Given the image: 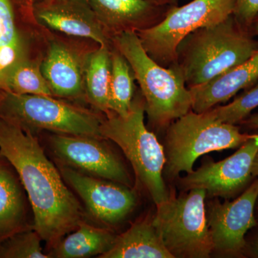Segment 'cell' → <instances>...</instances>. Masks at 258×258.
<instances>
[{"label":"cell","mask_w":258,"mask_h":258,"mask_svg":"<svg viewBox=\"0 0 258 258\" xmlns=\"http://www.w3.org/2000/svg\"><path fill=\"white\" fill-rule=\"evenodd\" d=\"M253 135L242 133L237 125L215 119L208 111H190L167 127L164 174L174 179L181 172H191L203 154L240 147Z\"/></svg>","instance_id":"6"},{"label":"cell","mask_w":258,"mask_h":258,"mask_svg":"<svg viewBox=\"0 0 258 258\" xmlns=\"http://www.w3.org/2000/svg\"><path fill=\"white\" fill-rule=\"evenodd\" d=\"M56 166L66 184L82 200L86 219L95 225L113 229L137 206L135 188L86 175L67 166Z\"/></svg>","instance_id":"10"},{"label":"cell","mask_w":258,"mask_h":258,"mask_svg":"<svg viewBox=\"0 0 258 258\" xmlns=\"http://www.w3.org/2000/svg\"><path fill=\"white\" fill-rule=\"evenodd\" d=\"M118 235L113 229L83 220L73 233L48 249L49 257L86 258L102 255L113 248Z\"/></svg>","instance_id":"18"},{"label":"cell","mask_w":258,"mask_h":258,"mask_svg":"<svg viewBox=\"0 0 258 258\" xmlns=\"http://www.w3.org/2000/svg\"><path fill=\"white\" fill-rule=\"evenodd\" d=\"M107 141L101 137L50 132L44 137L42 146L57 165L128 187L135 186L123 161Z\"/></svg>","instance_id":"9"},{"label":"cell","mask_w":258,"mask_h":258,"mask_svg":"<svg viewBox=\"0 0 258 258\" xmlns=\"http://www.w3.org/2000/svg\"><path fill=\"white\" fill-rule=\"evenodd\" d=\"M205 189H193L186 195L157 205L153 225L163 244L174 257L206 258L214 250L209 228Z\"/></svg>","instance_id":"7"},{"label":"cell","mask_w":258,"mask_h":258,"mask_svg":"<svg viewBox=\"0 0 258 258\" xmlns=\"http://www.w3.org/2000/svg\"><path fill=\"white\" fill-rule=\"evenodd\" d=\"M252 174L254 178L258 177V151L252 164Z\"/></svg>","instance_id":"30"},{"label":"cell","mask_w":258,"mask_h":258,"mask_svg":"<svg viewBox=\"0 0 258 258\" xmlns=\"http://www.w3.org/2000/svg\"><path fill=\"white\" fill-rule=\"evenodd\" d=\"M112 47L98 45V48L88 54L85 67L86 101L94 111L105 115L111 112L108 101Z\"/></svg>","instance_id":"20"},{"label":"cell","mask_w":258,"mask_h":258,"mask_svg":"<svg viewBox=\"0 0 258 258\" xmlns=\"http://www.w3.org/2000/svg\"><path fill=\"white\" fill-rule=\"evenodd\" d=\"M41 241L33 228L18 232L0 244V258H48Z\"/></svg>","instance_id":"24"},{"label":"cell","mask_w":258,"mask_h":258,"mask_svg":"<svg viewBox=\"0 0 258 258\" xmlns=\"http://www.w3.org/2000/svg\"><path fill=\"white\" fill-rule=\"evenodd\" d=\"M33 15L45 28L68 36L89 39L100 46L113 47L111 37L87 0H47L33 5Z\"/></svg>","instance_id":"13"},{"label":"cell","mask_w":258,"mask_h":258,"mask_svg":"<svg viewBox=\"0 0 258 258\" xmlns=\"http://www.w3.org/2000/svg\"><path fill=\"white\" fill-rule=\"evenodd\" d=\"M47 1V0H30V2L32 3V4H38V3H43V2Z\"/></svg>","instance_id":"33"},{"label":"cell","mask_w":258,"mask_h":258,"mask_svg":"<svg viewBox=\"0 0 258 258\" xmlns=\"http://www.w3.org/2000/svg\"><path fill=\"white\" fill-rule=\"evenodd\" d=\"M155 4L161 5V6L171 7L177 5L178 0H149Z\"/></svg>","instance_id":"29"},{"label":"cell","mask_w":258,"mask_h":258,"mask_svg":"<svg viewBox=\"0 0 258 258\" xmlns=\"http://www.w3.org/2000/svg\"><path fill=\"white\" fill-rule=\"evenodd\" d=\"M15 25L10 0H0V47L23 40Z\"/></svg>","instance_id":"25"},{"label":"cell","mask_w":258,"mask_h":258,"mask_svg":"<svg viewBox=\"0 0 258 258\" xmlns=\"http://www.w3.org/2000/svg\"><path fill=\"white\" fill-rule=\"evenodd\" d=\"M257 107L258 83H256L229 104L214 107L208 112L220 121L237 125Z\"/></svg>","instance_id":"23"},{"label":"cell","mask_w":258,"mask_h":258,"mask_svg":"<svg viewBox=\"0 0 258 258\" xmlns=\"http://www.w3.org/2000/svg\"><path fill=\"white\" fill-rule=\"evenodd\" d=\"M249 30L252 32L254 36H258V18L255 19V20L252 23Z\"/></svg>","instance_id":"31"},{"label":"cell","mask_w":258,"mask_h":258,"mask_svg":"<svg viewBox=\"0 0 258 258\" xmlns=\"http://www.w3.org/2000/svg\"><path fill=\"white\" fill-rule=\"evenodd\" d=\"M0 154L14 166L31 205L33 229L50 249L86 219L84 208L38 137L0 117Z\"/></svg>","instance_id":"1"},{"label":"cell","mask_w":258,"mask_h":258,"mask_svg":"<svg viewBox=\"0 0 258 258\" xmlns=\"http://www.w3.org/2000/svg\"><path fill=\"white\" fill-rule=\"evenodd\" d=\"M101 258L174 257L163 244L152 218L147 217L136 222L118 235L113 248Z\"/></svg>","instance_id":"19"},{"label":"cell","mask_w":258,"mask_h":258,"mask_svg":"<svg viewBox=\"0 0 258 258\" xmlns=\"http://www.w3.org/2000/svg\"><path fill=\"white\" fill-rule=\"evenodd\" d=\"M236 0H192L171 6L162 20L137 32L148 55L164 67L174 66L176 50L185 37L198 29L211 26L234 14Z\"/></svg>","instance_id":"8"},{"label":"cell","mask_w":258,"mask_h":258,"mask_svg":"<svg viewBox=\"0 0 258 258\" xmlns=\"http://www.w3.org/2000/svg\"><path fill=\"white\" fill-rule=\"evenodd\" d=\"M258 151V134L240 146L238 150L219 162H206L197 171L179 179L185 190L203 189L210 197L226 200L239 196L255 178L252 169Z\"/></svg>","instance_id":"11"},{"label":"cell","mask_w":258,"mask_h":258,"mask_svg":"<svg viewBox=\"0 0 258 258\" xmlns=\"http://www.w3.org/2000/svg\"><path fill=\"white\" fill-rule=\"evenodd\" d=\"M128 61L145 102L149 123L167 128L173 121L191 111V96L176 66L166 68L148 55L137 32H123L112 37Z\"/></svg>","instance_id":"3"},{"label":"cell","mask_w":258,"mask_h":258,"mask_svg":"<svg viewBox=\"0 0 258 258\" xmlns=\"http://www.w3.org/2000/svg\"><path fill=\"white\" fill-rule=\"evenodd\" d=\"M134 73L128 61L116 47L111 49V76L108 107L116 114L127 115L134 97Z\"/></svg>","instance_id":"21"},{"label":"cell","mask_w":258,"mask_h":258,"mask_svg":"<svg viewBox=\"0 0 258 258\" xmlns=\"http://www.w3.org/2000/svg\"><path fill=\"white\" fill-rule=\"evenodd\" d=\"M87 55H80L64 42H51L40 69L54 96L87 101L85 88Z\"/></svg>","instance_id":"14"},{"label":"cell","mask_w":258,"mask_h":258,"mask_svg":"<svg viewBox=\"0 0 258 258\" xmlns=\"http://www.w3.org/2000/svg\"><path fill=\"white\" fill-rule=\"evenodd\" d=\"M241 131L243 129L247 132H257L258 134V113L250 114L245 119L237 124Z\"/></svg>","instance_id":"28"},{"label":"cell","mask_w":258,"mask_h":258,"mask_svg":"<svg viewBox=\"0 0 258 258\" xmlns=\"http://www.w3.org/2000/svg\"><path fill=\"white\" fill-rule=\"evenodd\" d=\"M257 196L258 177L233 201L212 203L207 218L214 249L227 255L244 257L246 235L257 226L254 217Z\"/></svg>","instance_id":"12"},{"label":"cell","mask_w":258,"mask_h":258,"mask_svg":"<svg viewBox=\"0 0 258 258\" xmlns=\"http://www.w3.org/2000/svg\"><path fill=\"white\" fill-rule=\"evenodd\" d=\"M5 90L16 94L54 96L42 74L40 64L28 57L11 71L5 81Z\"/></svg>","instance_id":"22"},{"label":"cell","mask_w":258,"mask_h":258,"mask_svg":"<svg viewBox=\"0 0 258 258\" xmlns=\"http://www.w3.org/2000/svg\"><path fill=\"white\" fill-rule=\"evenodd\" d=\"M145 102L142 93L134 97L127 115L110 112L101 125V135L120 147L130 161L136 182L152 198L156 206L169 200L163 171L166 157L164 147L144 123Z\"/></svg>","instance_id":"4"},{"label":"cell","mask_w":258,"mask_h":258,"mask_svg":"<svg viewBox=\"0 0 258 258\" xmlns=\"http://www.w3.org/2000/svg\"><path fill=\"white\" fill-rule=\"evenodd\" d=\"M254 217H255L256 221L257 222V226L256 227H258V196L257 198V200H256L255 205H254Z\"/></svg>","instance_id":"32"},{"label":"cell","mask_w":258,"mask_h":258,"mask_svg":"<svg viewBox=\"0 0 258 258\" xmlns=\"http://www.w3.org/2000/svg\"><path fill=\"white\" fill-rule=\"evenodd\" d=\"M257 50L255 36L232 15L185 37L176 50L174 66L179 68L189 89L242 63Z\"/></svg>","instance_id":"2"},{"label":"cell","mask_w":258,"mask_h":258,"mask_svg":"<svg viewBox=\"0 0 258 258\" xmlns=\"http://www.w3.org/2000/svg\"><path fill=\"white\" fill-rule=\"evenodd\" d=\"M55 98L1 90L0 117L37 137L48 132L104 138L101 125L105 115Z\"/></svg>","instance_id":"5"},{"label":"cell","mask_w":258,"mask_h":258,"mask_svg":"<svg viewBox=\"0 0 258 258\" xmlns=\"http://www.w3.org/2000/svg\"><path fill=\"white\" fill-rule=\"evenodd\" d=\"M258 81V50L244 62L235 66L210 82L189 88L191 111L205 113L225 103L242 89H247Z\"/></svg>","instance_id":"17"},{"label":"cell","mask_w":258,"mask_h":258,"mask_svg":"<svg viewBox=\"0 0 258 258\" xmlns=\"http://www.w3.org/2000/svg\"><path fill=\"white\" fill-rule=\"evenodd\" d=\"M30 210L31 205L18 172L0 154V244L18 232L33 228Z\"/></svg>","instance_id":"16"},{"label":"cell","mask_w":258,"mask_h":258,"mask_svg":"<svg viewBox=\"0 0 258 258\" xmlns=\"http://www.w3.org/2000/svg\"><path fill=\"white\" fill-rule=\"evenodd\" d=\"M246 245L244 247V257L258 258V231L245 237Z\"/></svg>","instance_id":"27"},{"label":"cell","mask_w":258,"mask_h":258,"mask_svg":"<svg viewBox=\"0 0 258 258\" xmlns=\"http://www.w3.org/2000/svg\"><path fill=\"white\" fill-rule=\"evenodd\" d=\"M233 15L241 25L249 29L258 18V0H236Z\"/></svg>","instance_id":"26"},{"label":"cell","mask_w":258,"mask_h":258,"mask_svg":"<svg viewBox=\"0 0 258 258\" xmlns=\"http://www.w3.org/2000/svg\"><path fill=\"white\" fill-rule=\"evenodd\" d=\"M87 2L111 39L123 32H138L152 28L160 23L170 8L155 4L149 0Z\"/></svg>","instance_id":"15"}]
</instances>
